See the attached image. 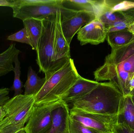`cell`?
Returning a JSON list of instances; mask_svg holds the SVG:
<instances>
[{
    "label": "cell",
    "mask_w": 134,
    "mask_h": 133,
    "mask_svg": "<svg viewBox=\"0 0 134 133\" xmlns=\"http://www.w3.org/2000/svg\"><path fill=\"white\" fill-rule=\"evenodd\" d=\"M96 19L94 12L86 10H75L70 12L61 13L62 30L68 44L81 28Z\"/></svg>",
    "instance_id": "obj_9"
},
{
    "label": "cell",
    "mask_w": 134,
    "mask_h": 133,
    "mask_svg": "<svg viewBox=\"0 0 134 133\" xmlns=\"http://www.w3.org/2000/svg\"><path fill=\"white\" fill-rule=\"evenodd\" d=\"M7 40L27 44L32 47L30 37L25 27L16 33L9 35L7 38Z\"/></svg>",
    "instance_id": "obj_25"
},
{
    "label": "cell",
    "mask_w": 134,
    "mask_h": 133,
    "mask_svg": "<svg viewBox=\"0 0 134 133\" xmlns=\"http://www.w3.org/2000/svg\"><path fill=\"white\" fill-rule=\"evenodd\" d=\"M127 29L134 36V21L129 26Z\"/></svg>",
    "instance_id": "obj_31"
},
{
    "label": "cell",
    "mask_w": 134,
    "mask_h": 133,
    "mask_svg": "<svg viewBox=\"0 0 134 133\" xmlns=\"http://www.w3.org/2000/svg\"><path fill=\"white\" fill-rule=\"evenodd\" d=\"M113 133H134V130L123 124L115 125L113 130Z\"/></svg>",
    "instance_id": "obj_27"
},
{
    "label": "cell",
    "mask_w": 134,
    "mask_h": 133,
    "mask_svg": "<svg viewBox=\"0 0 134 133\" xmlns=\"http://www.w3.org/2000/svg\"><path fill=\"white\" fill-rule=\"evenodd\" d=\"M20 52V51L16 47L15 44L13 43L0 54V77L5 75L13 71V63Z\"/></svg>",
    "instance_id": "obj_16"
},
{
    "label": "cell",
    "mask_w": 134,
    "mask_h": 133,
    "mask_svg": "<svg viewBox=\"0 0 134 133\" xmlns=\"http://www.w3.org/2000/svg\"><path fill=\"white\" fill-rule=\"evenodd\" d=\"M34 105V95L21 94L9 99L2 106L5 117L0 122V130L9 126H25Z\"/></svg>",
    "instance_id": "obj_6"
},
{
    "label": "cell",
    "mask_w": 134,
    "mask_h": 133,
    "mask_svg": "<svg viewBox=\"0 0 134 133\" xmlns=\"http://www.w3.org/2000/svg\"><path fill=\"white\" fill-rule=\"evenodd\" d=\"M15 66L14 67L13 72L14 73V79L13 84L11 87L10 90L14 91L13 97L18 96L22 94L23 93L22 88L24 87L23 82L20 79L21 75L20 71V62L19 59V56L16 58L14 61Z\"/></svg>",
    "instance_id": "obj_22"
},
{
    "label": "cell",
    "mask_w": 134,
    "mask_h": 133,
    "mask_svg": "<svg viewBox=\"0 0 134 133\" xmlns=\"http://www.w3.org/2000/svg\"><path fill=\"white\" fill-rule=\"evenodd\" d=\"M98 4L95 12L96 19L106 27L121 20L124 16V11H112L106 0L98 1Z\"/></svg>",
    "instance_id": "obj_14"
},
{
    "label": "cell",
    "mask_w": 134,
    "mask_h": 133,
    "mask_svg": "<svg viewBox=\"0 0 134 133\" xmlns=\"http://www.w3.org/2000/svg\"><path fill=\"white\" fill-rule=\"evenodd\" d=\"M132 97V100H133V102L134 104V97Z\"/></svg>",
    "instance_id": "obj_33"
},
{
    "label": "cell",
    "mask_w": 134,
    "mask_h": 133,
    "mask_svg": "<svg viewBox=\"0 0 134 133\" xmlns=\"http://www.w3.org/2000/svg\"><path fill=\"white\" fill-rule=\"evenodd\" d=\"M43 20L32 18L23 21L24 27L26 29L30 37L33 50L36 51L37 48L42 32Z\"/></svg>",
    "instance_id": "obj_17"
},
{
    "label": "cell",
    "mask_w": 134,
    "mask_h": 133,
    "mask_svg": "<svg viewBox=\"0 0 134 133\" xmlns=\"http://www.w3.org/2000/svg\"><path fill=\"white\" fill-rule=\"evenodd\" d=\"M99 83V82L85 79L80 76L61 99L68 104H72L86 96Z\"/></svg>",
    "instance_id": "obj_11"
},
{
    "label": "cell",
    "mask_w": 134,
    "mask_h": 133,
    "mask_svg": "<svg viewBox=\"0 0 134 133\" xmlns=\"http://www.w3.org/2000/svg\"><path fill=\"white\" fill-rule=\"evenodd\" d=\"M69 133H100L81 124L69 117Z\"/></svg>",
    "instance_id": "obj_24"
},
{
    "label": "cell",
    "mask_w": 134,
    "mask_h": 133,
    "mask_svg": "<svg viewBox=\"0 0 134 133\" xmlns=\"http://www.w3.org/2000/svg\"><path fill=\"white\" fill-rule=\"evenodd\" d=\"M69 109L65 103L53 111L52 125L47 133H69Z\"/></svg>",
    "instance_id": "obj_13"
},
{
    "label": "cell",
    "mask_w": 134,
    "mask_h": 133,
    "mask_svg": "<svg viewBox=\"0 0 134 133\" xmlns=\"http://www.w3.org/2000/svg\"><path fill=\"white\" fill-rule=\"evenodd\" d=\"M106 39L111 48H115L130 43L134 40V36L127 28L108 33Z\"/></svg>",
    "instance_id": "obj_18"
},
{
    "label": "cell",
    "mask_w": 134,
    "mask_h": 133,
    "mask_svg": "<svg viewBox=\"0 0 134 133\" xmlns=\"http://www.w3.org/2000/svg\"><path fill=\"white\" fill-rule=\"evenodd\" d=\"M134 74V40L128 44L111 48L102 66L94 72L96 81L109 80L124 96L130 95V83Z\"/></svg>",
    "instance_id": "obj_1"
},
{
    "label": "cell",
    "mask_w": 134,
    "mask_h": 133,
    "mask_svg": "<svg viewBox=\"0 0 134 133\" xmlns=\"http://www.w3.org/2000/svg\"><path fill=\"white\" fill-rule=\"evenodd\" d=\"M98 1L91 0H63V4H68L74 6L78 10H83L93 12L95 13Z\"/></svg>",
    "instance_id": "obj_21"
},
{
    "label": "cell",
    "mask_w": 134,
    "mask_h": 133,
    "mask_svg": "<svg viewBox=\"0 0 134 133\" xmlns=\"http://www.w3.org/2000/svg\"><path fill=\"white\" fill-rule=\"evenodd\" d=\"M124 97L114 83H99L86 96L71 104V109L93 114L117 115Z\"/></svg>",
    "instance_id": "obj_3"
},
{
    "label": "cell",
    "mask_w": 134,
    "mask_h": 133,
    "mask_svg": "<svg viewBox=\"0 0 134 133\" xmlns=\"http://www.w3.org/2000/svg\"><path fill=\"white\" fill-rule=\"evenodd\" d=\"M61 12H57V23L54 41L53 61L59 63L71 58L70 45L68 44L62 30Z\"/></svg>",
    "instance_id": "obj_12"
},
{
    "label": "cell",
    "mask_w": 134,
    "mask_h": 133,
    "mask_svg": "<svg viewBox=\"0 0 134 133\" xmlns=\"http://www.w3.org/2000/svg\"><path fill=\"white\" fill-rule=\"evenodd\" d=\"M133 9V10H134V8L133 9Z\"/></svg>",
    "instance_id": "obj_34"
},
{
    "label": "cell",
    "mask_w": 134,
    "mask_h": 133,
    "mask_svg": "<svg viewBox=\"0 0 134 133\" xmlns=\"http://www.w3.org/2000/svg\"><path fill=\"white\" fill-rule=\"evenodd\" d=\"M65 102L60 100L41 104L35 105L26 125L25 133H47L53 123V111L63 105Z\"/></svg>",
    "instance_id": "obj_7"
},
{
    "label": "cell",
    "mask_w": 134,
    "mask_h": 133,
    "mask_svg": "<svg viewBox=\"0 0 134 133\" xmlns=\"http://www.w3.org/2000/svg\"><path fill=\"white\" fill-rule=\"evenodd\" d=\"M71 118L100 133H113L117 124V115H108L88 113L77 109H69Z\"/></svg>",
    "instance_id": "obj_8"
},
{
    "label": "cell",
    "mask_w": 134,
    "mask_h": 133,
    "mask_svg": "<svg viewBox=\"0 0 134 133\" xmlns=\"http://www.w3.org/2000/svg\"><path fill=\"white\" fill-rule=\"evenodd\" d=\"M23 126H9L0 130V133H25Z\"/></svg>",
    "instance_id": "obj_26"
},
{
    "label": "cell",
    "mask_w": 134,
    "mask_h": 133,
    "mask_svg": "<svg viewBox=\"0 0 134 133\" xmlns=\"http://www.w3.org/2000/svg\"><path fill=\"white\" fill-rule=\"evenodd\" d=\"M112 11H125L134 8V1H106Z\"/></svg>",
    "instance_id": "obj_23"
},
{
    "label": "cell",
    "mask_w": 134,
    "mask_h": 133,
    "mask_svg": "<svg viewBox=\"0 0 134 133\" xmlns=\"http://www.w3.org/2000/svg\"><path fill=\"white\" fill-rule=\"evenodd\" d=\"M10 89L8 88L0 89V106H2L10 99L9 93Z\"/></svg>",
    "instance_id": "obj_28"
},
{
    "label": "cell",
    "mask_w": 134,
    "mask_h": 133,
    "mask_svg": "<svg viewBox=\"0 0 134 133\" xmlns=\"http://www.w3.org/2000/svg\"><path fill=\"white\" fill-rule=\"evenodd\" d=\"M134 21V10L131 9L124 11V16L121 20L106 27L108 33L127 29Z\"/></svg>",
    "instance_id": "obj_20"
},
{
    "label": "cell",
    "mask_w": 134,
    "mask_h": 133,
    "mask_svg": "<svg viewBox=\"0 0 134 133\" xmlns=\"http://www.w3.org/2000/svg\"><path fill=\"white\" fill-rule=\"evenodd\" d=\"M117 123L124 124L134 130V104L130 95L123 98L117 114Z\"/></svg>",
    "instance_id": "obj_15"
},
{
    "label": "cell",
    "mask_w": 134,
    "mask_h": 133,
    "mask_svg": "<svg viewBox=\"0 0 134 133\" xmlns=\"http://www.w3.org/2000/svg\"></svg>",
    "instance_id": "obj_35"
},
{
    "label": "cell",
    "mask_w": 134,
    "mask_h": 133,
    "mask_svg": "<svg viewBox=\"0 0 134 133\" xmlns=\"http://www.w3.org/2000/svg\"><path fill=\"white\" fill-rule=\"evenodd\" d=\"M77 33L80 45H97L105 41L108 30L104 23L95 19L81 28Z\"/></svg>",
    "instance_id": "obj_10"
},
{
    "label": "cell",
    "mask_w": 134,
    "mask_h": 133,
    "mask_svg": "<svg viewBox=\"0 0 134 133\" xmlns=\"http://www.w3.org/2000/svg\"><path fill=\"white\" fill-rule=\"evenodd\" d=\"M5 113L2 106H0V122L5 118Z\"/></svg>",
    "instance_id": "obj_29"
},
{
    "label": "cell",
    "mask_w": 134,
    "mask_h": 133,
    "mask_svg": "<svg viewBox=\"0 0 134 133\" xmlns=\"http://www.w3.org/2000/svg\"><path fill=\"white\" fill-rule=\"evenodd\" d=\"M45 75L44 84L34 96L35 105L60 100L80 76L71 58L60 63Z\"/></svg>",
    "instance_id": "obj_2"
},
{
    "label": "cell",
    "mask_w": 134,
    "mask_h": 133,
    "mask_svg": "<svg viewBox=\"0 0 134 133\" xmlns=\"http://www.w3.org/2000/svg\"><path fill=\"white\" fill-rule=\"evenodd\" d=\"M45 82V78L39 77L32 67L30 66L27 72V80L24 85V95L35 96L42 88Z\"/></svg>",
    "instance_id": "obj_19"
},
{
    "label": "cell",
    "mask_w": 134,
    "mask_h": 133,
    "mask_svg": "<svg viewBox=\"0 0 134 133\" xmlns=\"http://www.w3.org/2000/svg\"><path fill=\"white\" fill-rule=\"evenodd\" d=\"M134 88V74L131 78L130 83V90L131 91Z\"/></svg>",
    "instance_id": "obj_30"
},
{
    "label": "cell",
    "mask_w": 134,
    "mask_h": 133,
    "mask_svg": "<svg viewBox=\"0 0 134 133\" xmlns=\"http://www.w3.org/2000/svg\"><path fill=\"white\" fill-rule=\"evenodd\" d=\"M130 95L131 97H134V88L131 91Z\"/></svg>",
    "instance_id": "obj_32"
},
{
    "label": "cell",
    "mask_w": 134,
    "mask_h": 133,
    "mask_svg": "<svg viewBox=\"0 0 134 133\" xmlns=\"http://www.w3.org/2000/svg\"><path fill=\"white\" fill-rule=\"evenodd\" d=\"M57 12L43 19L42 32L36 50V61L39 66V72L45 74L64 61L57 63L53 60L54 41L57 26Z\"/></svg>",
    "instance_id": "obj_5"
},
{
    "label": "cell",
    "mask_w": 134,
    "mask_h": 133,
    "mask_svg": "<svg viewBox=\"0 0 134 133\" xmlns=\"http://www.w3.org/2000/svg\"><path fill=\"white\" fill-rule=\"evenodd\" d=\"M13 16L22 21L27 19L42 20L59 11L61 13L75 9L64 6L63 0H16L12 1Z\"/></svg>",
    "instance_id": "obj_4"
}]
</instances>
